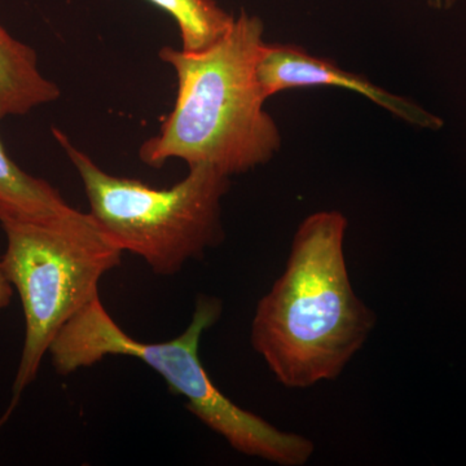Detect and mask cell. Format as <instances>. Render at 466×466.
<instances>
[{
    "label": "cell",
    "mask_w": 466,
    "mask_h": 466,
    "mask_svg": "<svg viewBox=\"0 0 466 466\" xmlns=\"http://www.w3.org/2000/svg\"><path fill=\"white\" fill-rule=\"evenodd\" d=\"M348 225L339 211L306 218L283 274L257 305L251 346L284 388L308 389L339 379L375 329V312L350 280Z\"/></svg>",
    "instance_id": "cell-1"
},
{
    "label": "cell",
    "mask_w": 466,
    "mask_h": 466,
    "mask_svg": "<svg viewBox=\"0 0 466 466\" xmlns=\"http://www.w3.org/2000/svg\"><path fill=\"white\" fill-rule=\"evenodd\" d=\"M265 45L260 18L241 12L208 50L162 47L159 58L177 75V96L159 133L140 148L142 162L159 168L182 159L231 177L274 157L281 135L263 109L267 97L257 75Z\"/></svg>",
    "instance_id": "cell-2"
},
{
    "label": "cell",
    "mask_w": 466,
    "mask_h": 466,
    "mask_svg": "<svg viewBox=\"0 0 466 466\" xmlns=\"http://www.w3.org/2000/svg\"><path fill=\"white\" fill-rule=\"evenodd\" d=\"M222 312V300L201 294L191 323L182 334L170 341L143 342L116 323L99 297L64 325L48 355L60 376L72 375L108 357L139 359L164 379L174 394L187 400V410L193 416L233 450L280 466L308 464L315 452L314 441L280 431L238 407L208 375L200 358L202 334L217 324Z\"/></svg>",
    "instance_id": "cell-3"
},
{
    "label": "cell",
    "mask_w": 466,
    "mask_h": 466,
    "mask_svg": "<svg viewBox=\"0 0 466 466\" xmlns=\"http://www.w3.org/2000/svg\"><path fill=\"white\" fill-rule=\"evenodd\" d=\"M3 272L20 296L25 339L15 377L14 400L32 385L57 333L92 300L101 279L121 265L124 250L90 213L70 208L51 219L2 223Z\"/></svg>",
    "instance_id": "cell-4"
},
{
    "label": "cell",
    "mask_w": 466,
    "mask_h": 466,
    "mask_svg": "<svg viewBox=\"0 0 466 466\" xmlns=\"http://www.w3.org/2000/svg\"><path fill=\"white\" fill-rule=\"evenodd\" d=\"M52 131L81 177L88 213L124 253L142 258L153 274L177 275L222 242L227 175L210 165H195L171 188H152L142 180L106 173L63 131Z\"/></svg>",
    "instance_id": "cell-5"
},
{
    "label": "cell",
    "mask_w": 466,
    "mask_h": 466,
    "mask_svg": "<svg viewBox=\"0 0 466 466\" xmlns=\"http://www.w3.org/2000/svg\"><path fill=\"white\" fill-rule=\"evenodd\" d=\"M257 75L267 99L278 92L303 87H339L358 92L377 106L410 125L441 128L443 122L406 97L397 96L368 81L366 76L346 72L328 58L312 56L291 45H266L260 52Z\"/></svg>",
    "instance_id": "cell-6"
},
{
    "label": "cell",
    "mask_w": 466,
    "mask_h": 466,
    "mask_svg": "<svg viewBox=\"0 0 466 466\" xmlns=\"http://www.w3.org/2000/svg\"><path fill=\"white\" fill-rule=\"evenodd\" d=\"M60 95L57 85L39 70L36 52L0 25V121L25 116Z\"/></svg>",
    "instance_id": "cell-7"
},
{
    "label": "cell",
    "mask_w": 466,
    "mask_h": 466,
    "mask_svg": "<svg viewBox=\"0 0 466 466\" xmlns=\"http://www.w3.org/2000/svg\"><path fill=\"white\" fill-rule=\"evenodd\" d=\"M70 208L50 183L17 167L0 142V225L47 220Z\"/></svg>",
    "instance_id": "cell-8"
},
{
    "label": "cell",
    "mask_w": 466,
    "mask_h": 466,
    "mask_svg": "<svg viewBox=\"0 0 466 466\" xmlns=\"http://www.w3.org/2000/svg\"><path fill=\"white\" fill-rule=\"evenodd\" d=\"M174 17L179 25L183 51L201 52L219 42L233 25L235 17L216 0H148Z\"/></svg>",
    "instance_id": "cell-9"
},
{
    "label": "cell",
    "mask_w": 466,
    "mask_h": 466,
    "mask_svg": "<svg viewBox=\"0 0 466 466\" xmlns=\"http://www.w3.org/2000/svg\"><path fill=\"white\" fill-rule=\"evenodd\" d=\"M14 294V287L9 284L5 272H3L2 265H0V309H7L11 305Z\"/></svg>",
    "instance_id": "cell-10"
},
{
    "label": "cell",
    "mask_w": 466,
    "mask_h": 466,
    "mask_svg": "<svg viewBox=\"0 0 466 466\" xmlns=\"http://www.w3.org/2000/svg\"><path fill=\"white\" fill-rule=\"evenodd\" d=\"M9 415H11V413L7 412L5 413V417H3L2 420H0V428H2V425L5 424V421H7Z\"/></svg>",
    "instance_id": "cell-11"
},
{
    "label": "cell",
    "mask_w": 466,
    "mask_h": 466,
    "mask_svg": "<svg viewBox=\"0 0 466 466\" xmlns=\"http://www.w3.org/2000/svg\"><path fill=\"white\" fill-rule=\"evenodd\" d=\"M433 2L435 3V5H443V3L451 2V0H433Z\"/></svg>",
    "instance_id": "cell-12"
}]
</instances>
